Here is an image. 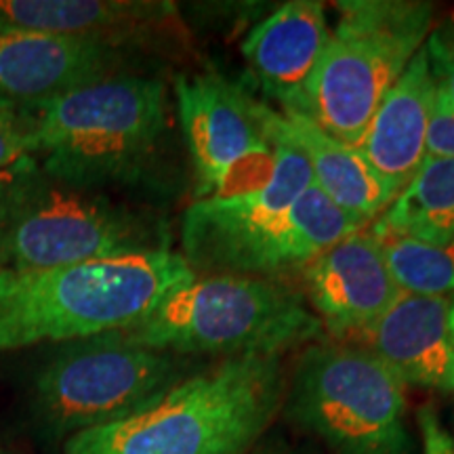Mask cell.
<instances>
[{
    "label": "cell",
    "instance_id": "6da1fadb",
    "mask_svg": "<svg viewBox=\"0 0 454 454\" xmlns=\"http://www.w3.org/2000/svg\"><path fill=\"white\" fill-rule=\"evenodd\" d=\"M196 278L184 254H118L38 270H0V354L129 331Z\"/></svg>",
    "mask_w": 454,
    "mask_h": 454
},
{
    "label": "cell",
    "instance_id": "7a4b0ae2",
    "mask_svg": "<svg viewBox=\"0 0 454 454\" xmlns=\"http://www.w3.org/2000/svg\"><path fill=\"white\" fill-rule=\"evenodd\" d=\"M276 354L230 356L127 417L78 431L64 454H242L280 404Z\"/></svg>",
    "mask_w": 454,
    "mask_h": 454
},
{
    "label": "cell",
    "instance_id": "3957f363",
    "mask_svg": "<svg viewBox=\"0 0 454 454\" xmlns=\"http://www.w3.org/2000/svg\"><path fill=\"white\" fill-rule=\"evenodd\" d=\"M36 107L38 170L81 190L137 173L167 129V87L147 76H107Z\"/></svg>",
    "mask_w": 454,
    "mask_h": 454
},
{
    "label": "cell",
    "instance_id": "277c9868",
    "mask_svg": "<svg viewBox=\"0 0 454 454\" xmlns=\"http://www.w3.org/2000/svg\"><path fill=\"white\" fill-rule=\"evenodd\" d=\"M339 24L303 90L299 110L322 130L357 145L431 27L434 4L337 3Z\"/></svg>",
    "mask_w": 454,
    "mask_h": 454
},
{
    "label": "cell",
    "instance_id": "5b68a950",
    "mask_svg": "<svg viewBox=\"0 0 454 454\" xmlns=\"http://www.w3.org/2000/svg\"><path fill=\"white\" fill-rule=\"evenodd\" d=\"M322 322L286 288L248 276L194 278L124 331L167 354H280L322 334Z\"/></svg>",
    "mask_w": 454,
    "mask_h": 454
},
{
    "label": "cell",
    "instance_id": "8992f818",
    "mask_svg": "<svg viewBox=\"0 0 454 454\" xmlns=\"http://www.w3.org/2000/svg\"><path fill=\"white\" fill-rule=\"evenodd\" d=\"M154 227L89 190L26 168L0 187V270L74 265L156 251Z\"/></svg>",
    "mask_w": 454,
    "mask_h": 454
},
{
    "label": "cell",
    "instance_id": "52a82bcc",
    "mask_svg": "<svg viewBox=\"0 0 454 454\" xmlns=\"http://www.w3.org/2000/svg\"><path fill=\"white\" fill-rule=\"evenodd\" d=\"M404 387L366 348L316 345L294 371L288 414L334 454H414Z\"/></svg>",
    "mask_w": 454,
    "mask_h": 454
},
{
    "label": "cell",
    "instance_id": "ba28073f",
    "mask_svg": "<svg viewBox=\"0 0 454 454\" xmlns=\"http://www.w3.org/2000/svg\"><path fill=\"white\" fill-rule=\"evenodd\" d=\"M167 351L135 343L124 331L72 340L36 381V408L55 434H78L135 412L177 383Z\"/></svg>",
    "mask_w": 454,
    "mask_h": 454
},
{
    "label": "cell",
    "instance_id": "9c48e42d",
    "mask_svg": "<svg viewBox=\"0 0 454 454\" xmlns=\"http://www.w3.org/2000/svg\"><path fill=\"white\" fill-rule=\"evenodd\" d=\"M179 122L196 168V198L236 196L268 184L274 139L265 110L215 74L175 81Z\"/></svg>",
    "mask_w": 454,
    "mask_h": 454
},
{
    "label": "cell",
    "instance_id": "30bf717a",
    "mask_svg": "<svg viewBox=\"0 0 454 454\" xmlns=\"http://www.w3.org/2000/svg\"><path fill=\"white\" fill-rule=\"evenodd\" d=\"M268 130L274 139V170L268 184L236 196L202 198L185 211L184 257L194 271H225L244 247L265 234L314 184L303 152L284 135Z\"/></svg>",
    "mask_w": 454,
    "mask_h": 454
},
{
    "label": "cell",
    "instance_id": "8fae6325",
    "mask_svg": "<svg viewBox=\"0 0 454 454\" xmlns=\"http://www.w3.org/2000/svg\"><path fill=\"white\" fill-rule=\"evenodd\" d=\"M121 61L116 43L0 27V99L38 106L107 76Z\"/></svg>",
    "mask_w": 454,
    "mask_h": 454
},
{
    "label": "cell",
    "instance_id": "7c38bea8",
    "mask_svg": "<svg viewBox=\"0 0 454 454\" xmlns=\"http://www.w3.org/2000/svg\"><path fill=\"white\" fill-rule=\"evenodd\" d=\"M311 308L334 334L366 333L400 297L374 231L357 230L303 268Z\"/></svg>",
    "mask_w": 454,
    "mask_h": 454
},
{
    "label": "cell",
    "instance_id": "4fadbf2b",
    "mask_svg": "<svg viewBox=\"0 0 454 454\" xmlns=\"http://www.w3.org/2000/svg\"><path fill=\"white\" fill-rule=\"evenodd\" d=\"M328 38L325 4L293 0L254 26L240 51L259 87L284 112H297Z\"/></svg>",
    "mask_w": 454,
    "mask_h": 454
},
{
    "label": "cell",
    "instance_id": "5bb4252c",
    "mask_svg": "<svg viewBox=\"0 0 454 454\" xmlns=\"http://www.w3.org/2000/svg\"><path fill=\"white\" fill-rule=\"evenodd\" d=\"M434 95L435 81L423 44L379 106L364 137L356 145L389 192L391 200L404 190L425 160Z\"/></svg>",
    "mask_w": 454,
    "mask_h": 454
},
{
    "label": "cell",
    "instance_id": "9a60e30c",
    "mask_svg": "<svg viewBox=\"0 0 454 454\" xmlns=\"http://www.w3.org/2000/svg\"><path fill=\"white\" fill-rule=\"evenodd\" d=\"M452 297L404 294L362 333L366 349L402 381L454 395V343L448 326Z\"/></svg>",
    "mask_w": 454,
    "mask_h": 454
},
{
    "label": "cell",
    "instance_id": "2e32d148",
    "mask_svg": "<svg viewBox=\"0 0 454 454\" xmlns=\"http://www.w3.org/2000/svg\"><path fill=\"white\" fill-rule=\"evenodd\" d=\"M268 127L303 152L314 175V185L360 225L371 223L389 207V192L357 147L334 139L303 114L274 112L268 107Z\"/></svg>",
    "mask_w": 454,
    "mask_h": 454
},
{
    "label": "cell",
    "instance_id": "e0dca14e",
    "mask_svg": "<svg viewBox=\"0 0 454 454\" xmlns=\"http://www.w3.org/2000/svg\"><path fill=\"white\" fill-rule=\"evenodd\" d=\"M173 13L168 3L127 0H0V27L118 43L141 27L160 24Z\"/></svg>",
    "mask_w": 454,
    "mask_h": 454
},
{
    "label": "cell",
    "instance_id": "ac0fdd59",
    "mask_svg": "<svg viewBox=\"0 0 454 454\" xmlns=\"http://www.w3.org/2000/svg\"><path fill=\"white\" fill-rule=\"evenodd\" d=\"M372 231L377 236L397 234L435 247H454V158L425 156Z\"/></svg>",
    "mask_w": 454,
    "mask_h": 454
},
{
    "label": "cell",
    "instance_id": "d6986e66",
    "mask_svg": "<svg viewBox=\"0 0 454 454\" xmlns=\"http://www.w3.org/2000/svg\"><path fill=\"white\" fill-rule=\"evenodd\" d=\"M383 257L395 286L419 297H454V247L414 240L408 236H379Z\"/></svg>",
    "mask_w": 454,
    "mask_h": 454
},
{
    "label": "cell",
    "instance_id": "ffe728a7",
    "mask_svg": "<svg viewBox=\"0 0 454 454\" xmlns=\"http://www.w3.org/2000/svg\"><path fill=\"white\" fill-rule=\"evenodd\" d=\"M36 124V106L0 99V168L30 160Z\"/></svg>",
    "mask_w": 454,
    "mask_h": 454
},
{
    "label": "cell",
    "instance_id": "44dd1931",
    "mask_svg": "<svg viewBox=\"0 0 454 454\" xmlns=\"http://www.w3.org/2000/svg\"><path fill=\"white\" fill-rule=\"evenodd\" d=\"M425 156L454 158V107L438 87H435L434 106H431Z\"/></svg>",
    "mask_w": 454,
    "mask_h": 454
},
{
    "label": "cell",
    "instance_id": "7402d4cb",
    "mask_svg": "<svg viewBox=\"0 0 454 454\" xmlns=\"http://www.w3.org/2000/svg\"><path fill=\"white\" fill-rule=\"evenodd\" d=\"M425 49L429 55L435 87L446 95V99L454 107V26L435 30L429 36Z\"/></svg>",
    "mask_w": 454,
    "mask_h": 454
},
{
    "label": "cell",
    "instance_id": "603a6c76",
    "mask_svg": "<svg viewBox=\"0 0 454 454\" xmlns=\"http://www.w3.org/2000/svg\"><path fill=\"white\" fill-rule=\"evenodd\" d=\"M423 431L427 434V454H452L454 444L448 438V434L440 427V423L435 421L434 414L427 412V417H423Z\"/></svg>",
    "mask_w": 454,
    "mask_h": 454
},
{
    "label": "cell",
    "instance_id": "cb8c5ba5",
    "mask_svg": "<svg viewBox=\"0 0 454 454\" xmlns=\"http://www.w3.org/2000/svg\"><path fill=\"white\" fill-rule=\"evenodd\" d=\"M448 326H450V337L454 343V297L450 299V311H448Z\"/></svg>",
    "mask_w": 454,
    "mask_h": 454
}]
</instances>
